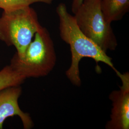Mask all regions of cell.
Wrapping results in <instances>:
<instances>
[{
  "label": "cell",
  "mask_w": 129,
  "mask_h": 129,
  "mask_svg": "<svg viewBox=\"0 0 129 129\" xmlns=\"http://www.w3.org/2000/svg\"><path fill=\"white\" fill-rule=\"evenodd\" d=\"M42 26L36 11L30 6L4 11L0 17V40L14 46L23 54Z\"/></svg>",
  "instance_id": "3"
},
{
  "label": "cell",
  "mask_w": 129,
  "mask_h": 129,
  "mask_svg": "<svg viewBox=\"0 0 129 129\" xmlns=\"http://www.w3.org/2000/svg\"><path fill=\"white\" fill-rule=\"evenodd\" d=\"M117 76L122 85L119 90L113 91L109 96L112 108L110 120L105 127L107 129H129V74L119 72Z\"/></svg>",
  "instance_id": "5"
},
{
  "label": "cell",
  "mask_w": 129,
  "mask_h": 129,
  "mask_svg": "<svg viewBox=\"0 0 129 129\" xmlns=\"http://www.w3.org/2000/svg\"><path fill=\"white\" fill-rule=\"evenodd\" d=\"M23 54L15 53L10 66L25 78L46 76L54 68L56 56L54 43L47 29L41 26Z\"/></svg>",
  "instance_id": "2"
},
{
  "label": "cell",
  "mask_w": 129,
  "mask_h": 129,
  "mask_svg": "<svg viewBox=\"0 0 129 129\" xmlns=\"http://www.w3.org/2000/svg\"><path fill=\"white\" fill-rule=\"evenodd\" d=\"M84 0H72V12L75 14L80 6L81 5Z\"/></svg>",
  "instance_id": "10"
},
{
  "label": "cell",
  "mask_w": 129,
  "mask_h": 129,
  "mask_svg": "<svg viewBox=\"0 0 129 129\" xmlns=\"http://www.w3.org/2000/svg\"><path fill=\"white\" fill-rule=\"evenodd\" d=\"M53 0H0V8L8 11L25 6H30L35 3H43L48 5Z\"/></svg>",
  "instance_id": "9"
},
{
  "label": "cell",
  "mask_w": 129,
  "mask_h": 129,
  "mask_svg": "<svg viewBox=\"0 0 129 129\" xmlns=\"http://www.w3.org/2000/svg\"><path fill=\"white\" fill-rule=\"evenodd\" d=\"M101 3L102 0H84L74 17L80 30L107 53L115 50L118 42L111 23L102 13Z\"/></svg>",
  "instance_id": "4"
},
{
  "label": "cell",
  "mask_w": 129,
  "mask_h": 129,
  "mask_svg": "<svg viewBox=\"0 0 129 129\" xmlns=\"http://www.w3.org/2000/svg\"><path fill=\"white\" fill-rule=\"evenodd\" d=\"M22 92L20 86H12L0 90V129L3 128L8 118L20 117L24 129H32L34 123L30 114L22 111L19 105V98Z\"/></svg>",
  "instance_id": "6"
},
{
  "label": "cell",
  "mask_w": 129,
  "mask_h": 129,
  "mask_svg": "<svg viewBox=\"0 0 129 129\" xmlns=\"http://www.w3.org/2000/svg\"><path fill=\"white\" fill-rule=\"evenodd\" d=\"M25 79L10 65L6 66L0 70V90L9 87L20 86Z\"/></svg>",
  "instance_id": "8"
},
{
  "label": "cell",
  "mask_w": 129,
  "mask_h": 129,
  "mask_svg": "<svg viewBox=\"0 0 129 129\" xmlns=\"http://www.w3.org/2000/svg\"><path fill=\"white\" fill-rule=\"evenodd\" d=\"M102 12L106 21L111 23L121 20L129 11V0H102Z\"/></svg>",
  "instance_id": "7"
},
{
  "label": "cell",
  "mask_w": 129,
  "mask_h": 129,
  "mask_svg": "<svg viewBox=\"0 0 129 129\" xmlns=\"http://www.w3.org/2000/svg\"><path fill=\"white\" fill-rule=\"evenodd\" d=\"M56 12L59 19L60 37L70 47L71 63L66 72L70 81L75 86L81 85L79 64L80 60L85 57L93 59L97 65L99 62L105 64L117 75L119 71L114 67L112 58L80 30L74 16L68 12L66 5L64 3L59 4Z\"/></svg>",
  "instance_id": "1"
}]
</instances>
